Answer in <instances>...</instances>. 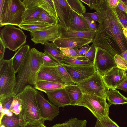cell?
Masks as SVG:
<instances>
[{
	"instance_id": "cell-23",
	"label": "cell",
	"mask_w": 127,
	"mask_h": 127,
	"mask_svg": "<svg viewBox=\"0 0 127 127\" xmlns=\"http://www.w3.org/2000/svg\"><path fill=\"white\" fill-rule=\"evenodd\" d=\"M30 49L29 45H24L18 50L12 57L13 65L16 73Z\"/></svg>"
},
{
	"instance_id": "cell-21",
	"label": "cell",
	"mask_w": 127,
	"mask_h": 127,
	"mask_svg": "<svg viewBox=\"0 0 127 127\" xmlns=\"http://www.w3.org/2000/svg\"><path fill=\"white\" fill-rule=\"evenodd\" d=\"M63 64L73 66H89L94 65V62L90 61L83 56L70 57H65Z\"/></svg>"
},
{
	"instance_id": "cell-50",
	"label": "cell",
	"mask_w": 127,
	"mask_h": 127,
	"mask_svg": "<svg viewBox=\"0 0 127 127\" xmlns=\"http://www.w3.org/2000/svg\"><path fill=\"white\" fill-rule=\"evenodd\" d=\"M0 119L4 115H6L9 116H11L13 114V113L9 110L3 109L0 112Z\"/></svg>"
},
{
	"instance_id": "cell-54",
	"label": "cell",
	"mask_w": 127,
	"mask_h": 127,
	"mask_svg": "<svg viewBox=\"0 0 127 127\" xmlns=\"http://www.w3.org/2000/svg\"><path fill=\"white\" fill-rule=\"evenodd\" d=\"M80 1L87 4L89 7L90 4V0H80Z\"/></svg>"
},
{
	"instance_id": "cell-42",
	"label": "cell",
	"mask_w": 127,
	"mask_h": 127,
	"mask_svg": "<svg viewBox=\"0 0 127 127\" xmlns=\"http://www.w3.org/2000/svg\"><path fill=\"white\" fill-rule=\"evenodd\" d=\"M84 17L87 18L95 22L98 23L99 21V18L97 12L90 13L89 12L86 13L82 14Z\"/></svg>"
},
{
	"instance_id": "cell-56",
	"label": "cell",
	"mask_w": 127,
	"mask_h": 127,
	"mask_svg": "<svg viewBox=\"0 0 127 127\" xmlns=\"http://www.w3.org/2000/svg\"><path fill=\"white\" fill-rule=\"evenodd\" d=\"M126 5L127 8V0H123Z\"/></svg>"
},
{
	"instance_id": "cell-14",
	"label": "cell",
	"mask_w": 127,
	"mask_h": 127,
	"mask_svg": "<svg viewBox=\"0 0 127 127\" xmlns=\"http://www.w3.org/2000/svg\"><path fill=\"white\" fill-rule=\"evenodd\" d=\"M103 81L109 90L116 88L124 80L127 78V73L125 70L117 66L114 67L102 76Z\"/></svg>"
},
{
	"instance_id": "cell-20",
	"label": "cell",
	"mask_w": 127,
	"mask_h": 127,
	"mask_svg": "<svg viewBox=\"0 0 127 127\" xmlns=\"http://www.w3.org/2000/svg\"><path fill=\"white\" fill-rule=\"evenodd\" d=\"M64 88L71 100V105H77L83 95L80 89L76 84L66 85Z\"/></svg>"
},
{
	"instance_id": "cell-37",
	"label": "cell",
	"mask_w": 127,
	"mask_h": 127,
	"mask_svg": "<svg viewBox=\"0 0 127 127\" xmlns=\"http://www.w3.org/2000/svg\"><path fill=\"white\" fill-rule=\"evenodd\" d=\"M70 127H86L87 121L86 120H80L76 118L69 119Z\"/></svg>"
},
{
	"instance_id": "cell-53",
	"label": "cell",
	"mask_w": 127,
	"mask_h": 127,
	"mask_svg": "<svg viewBox=\"0 0 127 127\" xmlns=\"http://www.w3.org/2000/svg\"><path fill=\"white\" fill-rule=\"evenodd\" d=\"M123 32L124 36L127 40V27L123 28Z\"/></svg>"
},
{
	"instance_id": "cell-5",
	"label": "cell",
	"mask_w": 127,
	"mask_h": 127,
	"mask_svg": "<svg viewBox=\"0 0 127 127\" xmlns=\"http://www.w3.org/2000/svg\"><path fill=\"white\" fill-rule=\"evenodd\" d=\"M13 58L0 60V101L11 96H15L16 86L15 74L13 65Z\"/></svg>"
},
{
	"instance_id": "cell-41",
	"label": "cell",
	"mask_w": 127,
	"mask_h": 127,
	"mask_svg": "<svg viewBox=\"0 0 127 127\" xmlns=\"http://www.w3.org/2000/svg\"><path fill=\"white\" fill-rule=\"evenodd\" d=\"M21 1L26 9L35 7H39L38 0H23Z\"/></svg>"
},
{
	"instance_id": "cell-49",
	"label": "cell",
	"mask_w": 127,
	"mask_h": 127,
	"mask_svg": "<svg viewBox=\"0 0 127 127\" xmlns=\"http://www.w3.org/2000/svg\"><path fill=\"white\" fill-rule=\"evenodd\" d=\"M51 127H70V125L68 120L62 124H56Z\"/></svg>"
},
{
	"instance_id": "cell-3",
	"label": "cell",
	"mask_w": 127,
	"mask_h": 127,
	"mask_svg": "<svg viewBox=\"0 0 127 127\" xmlns=\"http://www.w3.org/2000/svg\"><path fill=\"white\" fill-rule=\"evenodd\" d=\"M37 91L34 88L27 86L15 95L21 103V110L19 115L26 124H44L36 97Z\"/></svg>"
},
{
	"instance_id": "cell-30",
	"label": "cell",
	"mask_w": 127,
	"mask_h": 127,
	"mask_svg": "<svg viewBox=\"0 0 127 127\" xmlns=\"http://www.w3.org/2000/svg\"><path fill=\"white\" fill-rule=\"evenodd\" d=\"M71 9L75 13L83 16L82 14L86 13L87 9L82 2L79 0H66Z\"/></svg>"
},
{
	"instance_id": "cell-10",
	"label": "cell",
	"mask_w": 127,
	"mask_h": 127,
	"mask_svg": "<svg viewBox=\"0 0 127 127\" xmlns=\"http://www.w3.org/2000/svg\"><path fill=\"white\" fill-rule=\"evenodd\" d=\"M95 54L94 65L96 71L101 75L112 68L117 67L114 57L107 50L95 47Z\"/></svg>"
},
{
	"instance_id": "cell-6",
	"label": "cell",
	"mask_w": 127,
	"mask_h": 127,
	"mask_svg": "<svg viewBox=\"0 0 127 127\" xmlns=\"http://www.w3.org/2000/svg\"><path fill=\"white\" fill-rule=\"evenodd\" d=\"M106 98L94 95L83 94L76 106L88 109L97 120L109 116V109L111 105L108 104Z\"/></svg>"
},
{
	"instance_id": "cell-57",
	"label": "cell",
	"mask_w": 127,
	"mask_h": 127,
	"mask_svg": "<svg viewBox=\"0 0 127 127\" xmlns=\"http://www.w3.org/2000/svg\"><path fill=\"white\" fill-rule=\"evenodd\" d=\"M0 127H6L3 125H0Z\"/></svg>"
},
{
	"instance_id": "cell-33",
	"label": "cell",
	"mask_w": 127,
	"mask_h": 127,
	"mask_svg": "<svg viewBox=\"0 0 127 127\" xmlns=\"http://www.w3.org/2000/svg\"><path fill=\"white\" fill-rule=\"evenodd\" d=\"M57 68L59 73L65 83V85L75 84L68 72L64 66L61 64H60L57 66Z\"/></svg>"
},
{
	"instance_id": "cell-9",
	"label": "cell",
	"mask_w": 127,
	"mask_h": 127,
	"mask_svg": "<svg viewBox=\"0 0 127 127\" xmlns=\"http://www.w3.org/2000/svg\"><path fill=\"white\" fill-rule=\"evenodd\" d=\"M57 14L58 23L62 31L70 29L73 23L74 11L66 0H52Z\"/></svg>"
},
{
	"instance_id": "cell-28",
	"label": "cell",
	"mask_w": 127,
	"mask_h": 127,
	"mask_svg": "<svg viewBox=\"0 0 127 127\" xmlns=\"http://www.w3.org/2000/svg\"><path fill=\"white\" fill-rule=\"evenodd\" d=\"M54 25H55L36 22L28 24H21L18 27L25 30L30 32H35L47 29Z\"/></svg>"
},
{
	"instance_id": "cell-18",
	"label": "cell",
	"mask_w": 127,
	"mask_h": 127,
	"mask_svg": "<svg viewBox=\"0 0 127 127\" xmlns=\"http://www.w3.org/2000/svg\"><path fill=\"white\" fill-rule=\"evenodd\" d=\"M0 125L6 127H25L26 124L19 114L13 113L11 116L4 115L0 119Z\"/></svg>"
},
{
	"instance_id": "cell-46",
	"label": "cell",
	"mask_w": 127,
	"mask_h": 127,
	"mask_svg": "<svg viewBox=\"0 0 127 127\" xmlns=\"http://www.w3.org/2000/svg\"><path fill=\"white\" fill-rule=\"evenodd\" d=\"M0 60H1L3 59L4 54L6 48L0 38Z\"/></svg>"
},
{
	"instance_id": "cell-48",
	"label": "cell",
	"mask_w": 127,
	"mask_h": 127,
	"mask_svg": "<svg viewBox=\"0 0 127 127\" xmlns=\"http://www.w3.org/2000/svg\"><path fill=\"white\" fill-rule=\"evenodd\" d=\"M119 1L120 0H107L109 6L113 8H116Z\"/></svg>"
},
{
	"instance_id": "cell-36",
	"label": "cell",
	"mask_w": 127,
	"mask_h": 127,
	"mask_svg": "<svg viewBox=\"0 0 127 127\" xmlns=\"http://www.w3.org/2000/svg\"><path fill=\"white\" fill-rule=\"evenodd\" d=\"M117 13L123 28L127 27V14L116 7Z\"/></svg>"
},
{
	"instance_id": "cell-8",
	"label": "cell",
	"mask_w": 127,
	"mask_h": 127,
	"mask_svg": "<svg viewBox=\"0 0 127 127\" xmlns=\"http://www.w3.org/2000/svg\"><path fill=\"white\" fill-rule=\"evenodd\" d=\"M76 84L80 88L83 94L106 98L109 90L106 86L102 76L96 71L91 77Z\"/></svg>"
},
{
	"instance_id": "cell-26",
	"label": "cell",
	"mask_w": 127,
	"mask_h": 127,
	"mask_svg": "<svg viewBox=\"0 0 127 127\" xmlns=\"http://www.w3.org/2000/svg\"><path fill=\"white\" fill-rule=\"evenodd\" d=\"M44 51L47 53L58 61L61 64L65 56L59 48L53 42H47L44 45Z\"/></svg>"
},
{
	"instance_id": "cell-19",
	"label": "cell",
	"mask_w": 127,
	"mask_h": 127,
	"mask_svg": "<svg viewBox=\"0 0 127 127\" xmlns=\"http://www.w3.org/2000/svg\"><path fill=\"white\" fill-rule=\"evenodd\" d=\"M65 85L57 83L45 81H38L36 82L34 88L36 90L46 93L64 88Z\"/></svg>"
},
{
	"instance_id": "cell-13",
	"label": "cell",
	"mask_w": 127,
	"mask_h": 127,
	"mask_svg": "<svg viewBox=\"0 0 127 127\" xmlns=\"http://www.w3.org/2000/svg\"><path fill=\"white\" fill-rule=\"evenodd\" d=\"M61 64L66 69L75 84L91 77L96 71L94 65L78 66Z\"/></svg>"
},
{
	"instance_id": "cell-52",
	"label": "cell",
	"mask_w": 127,
	"mask_h": 127,
	"mask_svg": "<svg viewBox=\"0 0 127 127\" xmlns=\"http://www.w3.org/2000/svg\"><path fill=\"white\" fill-rule=\"evenodd\" d=\"M125 60L127 64V50L120 55Z\"/></svg>"
},
{
	"instance_id": "cell-4",
	"label": "cell",
	"mask_w": 127,
	"mask_h": 127,
	"mask_svg": "<svg viewBox=\"0 0 127 127\" xmlns=\"http://www.w3.org/2000/svg\"><path fill=\"white\" fill-rule=\"evenodd\" d=\"M0 27L21 25L26 9L21 0H0Z\"/></svg>"
},
{
	"instance_id": "cell-11",
	"label": "cell",
	"mask_w": 127,
	"mask_h": 127,
	"mask_svg": "<svg viewBox=\"0 0 127 127\" xmlns=\"http://www.w3.org/2000/svg\"><path fill=\"white\" fill-rule=\"evenodd\" d=\"M30 32L31 40L35 44L43 45L49 41L53 42L60 37L62 32L60 27L57 24L47 29Z\"/></svg>"
},
{
	"instance_id": "cell-29",
	"label": "cell",
	"mask_w": 127,
	"mask_h": 127,
	"mask_svg": "<svg viewBox=\"0 0 127 127\" xmlns=\"http://www.w3.org/2000/svg\"><path fill=\"white\" fill-rule=\"evenodd\" d=\"M39 7L58 20L52 0H38Z\"/></svg>"
},
{
	"instance_id": "cell-44",
	"label": "cell",
	"mask_w": 127,
	"mask_h": 127,
	"mask_svg": "<svg viewBox=\"0 0 127 127\" xmlns=\"http://www.w3.org/2000/svg\"><path fill=\"white\" fill-rule=\"evenodd\" d=\"M90 47L89 45H86L78 49L77 51V56H83Z\"/></svg>"
},
{
	"instance_id": "cell-22",
	"label": "cell",
	"mask_w": 127,
	"mask_h": 127,
	"mask_svg": "<svg viewBox=\"0 0 127 127\" xmlns=\"http://www.w3.org/2000/svg\"><path fill=\"white\" fill-rule=\"evenodd\" d=\"M42 9V8L39 7L26 9L23 17V22L21 24H28L37 22Z\"/></svg>"
},
{
	"instance_id": "cell-32",
	"label": "cell",
	"mask_w": 127,
	"mask_h": 127,
	"mask_svg": "<svg viewBox=\"0 0 127 127\" xmlns=\"http://www.w3.org/2000/svg\"><path fill=\"white\" fill-rule=\"evenodd\" d=\"M54 25H57L58 20L42 9L39 16L37 21Z\"/></svg>"
},
{
	"instance_id": "cell-2",
	"label": "cell",
	"mask_w": 127,
	"mask_h": 127,
	"mask_svg": "<svg viewBox=\"0 0 127 127\" xmlns=\"http://www.w3.org/2000/svg\"><path fill=\"white\" fill-rule=\"evenodd\" d=\"M42 53L34 48L30 49L27 53L18 70L16 77L15 95L27 86L34 88L38 73L43 66Z\"/></svg>"
},
{
	"instance_id": "cell-7",
	"label": "cell",
	"mask_w": 127,
	"mask_h": 127,
	"mask_svg": "<svg viewBox=\"0 0 127 127\" xmlns=\"http://www.w3.org/2000/svg\"><path fill=\"white\" fill-rule=\"evenodd\" d=\"M27 37L19 28L11 25L4 26L0 32V38L6 48L13 51L24 45Z\"/></svg>"
},
{
	"instance_id": "cell-35",
	"label": "cell",
	"mask_w": 127,
	"mask_h": 127,
	"mask_svg": "<svg viewBox=\"0 0 127 127\" xmlns=\"http://www.w3.org/2000/svg\"><path fill=\"white\" fill-rule=\"evenodd\" d=\"M117 67L127 72V64L120 55H115L114 57Z\"/></svg>"
},
{
	"instance_id": "cell-16",
	"label": "cell",
	"mask_w": 127,
	"mask_h": 127,
	"mask_svg": "<svg viewBox=\"0 0 127 127\" xmlns=\"http://www.w3.org/2000/svg\"><path fill=\"white\" fill-rule=\"evenodd\" d=\"M41 80L54 82L66 85L59 72L57 66L48 67L42 66L39 72L37 79V81Z\"/></svg>"
},
{
	"instance_id": "cell-15",
	"label": "cell",
	"mask_w": 127,
	"mask_h": 127,
	"mask_svg": "<svg viewBox=\"0 0 127 127\" xmlns=\"http://www.w3.org/2000/svg\"><path fill=\"white\" fill-rule=\"evenodd\" d=\"M89 39L61 36L53 42L58 47L68 48L74 49H79L83 46L92 42Z\"/></svg>"
},
{
	"instance_id": "cell-1",
	"label": "cell",
	"mask_w": 127,
	"mask_h": 127,
	"mask_svg": "<svg viewBox=\"0 0 127 127\" xmlns=\"http://www.w3.org/2000/svg\"><path fill=\"white\" fill-rule=\"evenodd\" d=\"M93 9L99 18L97 30L92 43L104 49L114 57L127 50V40L117 16L116 8L109 6L107 0H94Z\"/></svg>"
},
{
	"instance_id": "cell-17",
	"label": "cell",
	"mask_w": 127,
	"mask_h": 127,
	"mask_svg": "<svg viewBox=\"0 0 127 127\" xmlns=\"http://www.w3.org/2000/svg\"><path fill=\"white\" fill-rule=\"evenodd\" d=\"M51 102L59 107L71 105V101L64 87L46 93Z\"/></svg>"
},
{
	"instance_id": "cell-45",
	"label": "cell",
	"mask_w": 127,
	"mask_h": 127,
	"mask_svg": "<svg viewBox=\"0 0 127 127\" xmlns=\"http://www.w3.org/2000/svg\"><path fill=\"white\" fill-rule=\"evenodd\" d=\"M116 89H119L126 92H127V78L124 80L116 88Z\"/></svg>"
},
{
	"instance_id": "cell-25",
	"label": "cell",
	"mask_w": 127,
	"mask_h": 127,
	"mask_svg": "<svg viewBox=\"0 0 127 127\" xmlns=\"http://www.w3.org/2000/svg\"><path fill=\"white\" fill-rule=\"evenodd\" d=\"M106 99L111 104L127 103V98L116 89H110L108 91Z\"/></svg>"
},
{
	"instance_id": "cell-40",
	"label": "cell",
	"mask_w": 127,
	"mask_h": 127,
	"mask_svg": "<svg viewBox=\"0 0 127 127\" xmlns=\"http://www.w3.org/2000/svg\"><path fill=\"white\" fill-rule=\"evenodd\" d=\"M14 96H11L8 97L0 101L3 109L9 110Z\"/></svg>"
},
{
	"instance_id": "cell-31",
	"label": "cell",
	"mask_w": 127,
	"mask_h": 127,
	"mask_svg": "<svg viewBox=\"0 0 127 127\" xmlns=\"http://www.w3.org/2000/svg\"><path fill=\"white\" fill-rule=\"evenodd\" d=\"M42 58L43 66L48 67H54L61 64L58 61L46 52H43Z\"/></svg>"
},
{
	"instance_id": "cell-34",
	"label": "cell",
	"mask_w": 127,
	"mask_h": 127,
	"mask_svg": "<svg viewBox=\"0 0 127 127\" xmlns=\"http://www.w3.org/2000/svg\"><path fill=\"white\" fill-rule=\"evenodd\" d=\"M9 110L17 115H19L21 112V103L19 99L15 96L14 97Z\"/></svg>"
},
{
	"instance_id": "cell-43",
	"label": "cell",
	"mask_w": 127,
	"mask_h": 127,
	"mask_svg": "<svg viewBox=\"0 0 127 127\" xmlns=\"http://www.w3.org/2000/svg\"><path fill=\"white\" fill-rule=\"evenodd\" d=\"M84 19L90 28L93 31L96 32L97 30L98 25L96 22L87 18Z\"/></svg>"
},
{
	"instance_id": "cell-38",
	"label": "cell",
	"mask_w": 127,
	"mask_h": 127,
	"mask_svg": "<svg viewBox=\"0 0 127 127\" xmlns=\"http://www.w3.org/2000/svg\"><path fill=\"white\" fill-rule=\"evenodd\" d=\"M58 48L63 54L66 57H70L77 56V51L78 49H74L68 48Z\"/></svg>"
},
{
	"instance_id": "cell-47",
	"label": "cell",
	"mask_w": 127,
	"mask_h": 127,
	"mask_svg": "<svg viewBox=\"0 0 127 127\" xmlns=\"http://www.w3.org/2000/svg\"><path fill=\"white\" fill-rule=\"evenodd\" d=\"M117 7L120 10L127 14V7L123 0H120Z\"/></svg>"
},
{
	"instance_id": "cell-51",
	"label": "cell",
	"mask_w": 127,
	"mask_h": 127,
	"mask_svg": "<svg viewBox=\"0 0 127 127\" xmlns=\"http://www.w3.org/2000/svg\"><path fill=\"white\" fill-rule=\"evenodd\" d=\"M25 127H47L44 124H27Z\"/></svg>"
},
{
	"instance_id": "cell-12",
	"label": "cell",
	"mask_w": 127,
	"mask_h": 127,
	"mask_svg": "<svg viewBox=\"0 0 127 127\" xmlns=\"http://www.w3.org/2000/svg\"><path fill=\"white\" fill-rule=\"evenodd\" d=\"M36 95L42 121H52L59 115V107L47 100L41 92L37 91Z\"/></svg>"
},
{
	"instance_id": "cell-55",
	"label": "cell",
	"mask_w": 127,
	"mask_h": 127,
	"mask_svg": "<svg viewBox=\"0 0 127 127\" xmlns=\"http://www.w3.org/2000/svg\"><path fill=\"white\" fill-rule=\"evenodd\" d=\"M94 127H103L101 126L99 124H98V123L96 122L95 124Z\"/></svg>"
},
{
	"instance_id": "cell-39",
	"label": "cell",
	"mask_w": 127,
	"mask_h": 127,
	"mask_svg": "<svg viewBox=\"0 0 127 127\" xmlns=\"http://www.w3.org/2000/svg\"><path fill=\"white\" fill-rule=\"evenodd\" d=\"M95 54V47L94 44L93 43L83 56L85 57L90 61L94 62Z\"/></svg>"
},
{
	"instance_id": "cell-27",
	"label": "cell",
	"mask_w": 127,
	"mask_h": 127,
	"mask_svg": "<svg viewBox=\"0 0 127 127\" xmlns=\"http://www.w3.org/2000/svg\"><path fill=\"white\" fill-rule=\"evenodd\" d=\"M70 29L78 31H93L89 27L84 19L74 12L73 23Z\"/></svg>"
},
{
	"instance_id": "cell-24",
	"label": "cell",
	"mask_w": 127,
	"mask_h": 127,
	"mask_svg": "<svg viewBox=\"0 0 127 127\" xmlns=\"http://www.w3.org/2000/svg\"><path fill=\"white\" fill-rule=\"evenodd\" d=\"M62 32L61 36H63L85 38L93 40L96 32L94 31H78L70 29L66 31Z\"/></svg>"
}]
</instances>
